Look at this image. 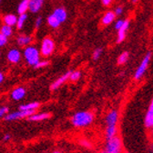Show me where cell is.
I'll list each match as a JSON object with an SVG mask.
<instances>
[{"mask_svg": "<svg viewBox=\"0 0 153 153\" xmlns=\"http://www.w3.org/2000/svg\"><path fill=\"white\" fill-rule=\"evenodd\" d=\"M106 140H108L115 136H117V124L119 121V112L116 109L110 110L106 116Z\"/></svg>", "mask_w": 153, "mask_h": 153, "instance_id": "6da1fadb", "label": "cell"}, {"mask_svg": "<svg viewBox=\"0 0 153 153\" xmlns=\"http://www.w3.org/2000/svg\"><path fill=\"white\" fill-rule=\"evenodd\" d=\"M94 118V114L90 111H79L71 117L70 121L75 127H87L93 123Z\"/></svg>", "mask_w": 153, "mask_h": 153, "instance_id": "7a4b0ae2", "label": "cell"}, {"mask_svg": "<svg viewBox=\"0 0 153 153\" xmlns=\"http://www.w3.org/2000/svg\"><path fill=\"white\" fill-rule=\"evenodd\" d=\"M123 147L121 139L119 136H115L114 138L107 140L104 153H123Z\"/></svg>", "mask_w": 153, "mask_h": 153, "instance_id": "3957f363", "label": "cell"}, {"mask_svg": "<svg viewBox=\"0 0 153 153\" xmlns=\"http://www.w3.org/2000/svg\"><path fill=\"white\" fill-rule=\"evenodd\" d=\"M39 55H40V51L34 46H27L24 50V57L27 64H29L30 66L36 65L40 61Z\"/></svg>", "mask_w": 153, "mask_h": 153, "instance_id": "277c9868", "label": "cell"}, {"mask_svg": "<svg viewBox=\"0 0 153 153\" xmlns=\"http://www.w3.org/2000/svg\"><path fill=\"white\" fill-rule=\"evenodd\" d=\"M150 59H151V52H148L142 60V62L140 63V66L137 68L136 72H135V74H134V78L135 80H140L141 79V77L144 75L145 72L147 71L148 67H149V62H150Z\"/></svg>", "mask_w": 153, "mask_h": 153, "instance_id": "5b68a950", "label": "cell"}, {"mask_svg": "<svg viewBox=\"0 0 153 153\" xmlns=\"http://www.w3.org/2000/svg\"><path fill=\"white\" fill-rule=\"evenodd\" d=\"M36 111H28V110H18L16 112H12L7 114L5 116V119L7 121H16L23 118H27L30 115L35 113Z\"/></svg>", "mask_w": 153, "mask_h": 153, "instance_id": "8992f818", "label": "cell"}, {"mask_svg": "<svg viewBox=\"0 0 153 153\" xmlns=\"http://www.w3.org/2000/svg\"><path fill=\"white\" fill-rule=\"evenodd\" d=\"M55 50V42L54 41L49 37H47L42 41L41 43V48H40V52L43 56L48 57L50 56Z\"/></svg>", "mask_w": 153, "mask_h": 153, "instance_id": "52a82bcc", "label": "cell"}, {"mask_svg": "<svg viewBox=\"0 0 153 153\" xmlns=\"http://www.w3.org/2000/svg\"><path fill=\"white\" fill-rule=\"evenodd\" d=\"M144 124L147 128H151L153 127V98L149 104V106L147 110V113L145 115L144 118Z\"/></svg>", "mask_w": 153, "mask_h": 153, "instance_id": "ba28073f", "label": "cell"}, {"mask_svg": "<svg viewBox=\"0 0 153 153\" xmlns=\"http://www.w3.org/2000/svg\"><path fill=\"white\" fill-rule=\"evenodd\" d=\"M70 72H65L63 75H61L60 77H59L57 78L51 85H50V89L52 90V91H55V90H56V89H59L68 78H69V75H70Z\"/></svg>", "mask_w": 153, "mask_h": 153, "instance_id": "9c48e42d", "label": "cell"}, {"mask_svg": "<svg viewBox=\"0 0 153 153\" xmlns=\"http://www.w3.org/2000/svg\"><path fill=\"white\" fill-rule=\"evenodd\" d=\"M51 115L49 113H33L32 115L27 118V119L29 121H33V122H39V121H43L46 119L50 118Z\"/></svg>", "mask_w": 153, "mask_h": 153, "instance_id": "30bf717a", "label": "cell"}, {"mask_svg": "<svg viewBox=\"0 0 153 153\" xmlns=\"http://www.w3.org/2000/svg\"><path fill=\"white\" fill-rule=\"evenodd\" d=\"M26 95V89L22 86L15 88L11 93V98L15 101L22 100Z\"/></svg>", "mask_w": 153, "mask_h": 153, "instance_id": "8fae6325", "label": "cell"}, {"mask_svg": "<svg viewBox=\"0 0 153 153\" xmlns=\"http://www.w3.org/2000/svg\"><path fill=\"white\" fill-rule=\"evenodd\" d=\"M52 15L56 18V20L59 21L60 24L66 21L67 17H68L67 11L63 8H56L54 10V12L52 13Z\"/></svg>", "mask_w": 153, "mask_h": 153, "instance_id": "7c38bea8", "label": "cell"}, {"mask_svg": "<svg viewBox=\"0 0 153 153\" xmlns=\"http://www.w3.org/2000/svg\"><path fill=\"white\" fill-rule=\"evenodd\" d=\"M7 60L11 63H18L21 60V53L16 49H12L7 53Z\"/></svg>", "mask_w": 153, "mask_h": 153, "instance_id": "4fadbf2b", "label": "cell"}, {"mask_svg": "<svg viewBox=\"0 0 153 153\" xmlns=\"http://www.w3.org/2000/svg\"><path fill=\"white\" fill-rule=\"evenodd\" d=\"M128 26H129V21L127 20L124 21V24L122 25V27L118 30V39H117L118 43H121L126 39V34L128 29Z\"/></svg>", "mask_w": 153, "mask_h": 153, "instance_id": "5bb4252c", "label": "cell"}, {"mask_svg": "<svg viewBox=\"0 0 153 153\" xmlns=\"http://www.w3.org/2000/svg\"><path fill=\"white\" fill-rule=\"evenodd\" d=\"M44 0H29V9L32 13H37L42 8Z\"/></svg>", "mask_w": 153, "mask_h": 153, "instance_id": "9a60e30c", "label": "cell"}, {"mask_svg": "<svg viewBox=\"0 0 153 153\" xmlns=\"http://www.w3.org/2000/svg\"><path fill=\"white\" fill-rule=\"evenodd\" d=\"M115 18H116V15H115V13L113 11H108L107 13H105V15L101 18V23L104 26L109 25L115 20Z\"/></svg>", "mask_w": 153, "mask_h": 153, "instance_id": "2e32d148", "label": "cell"}, {"mask_svg": "<svg viewBox=\"0 0 153 153\" xmlns=\"http://www.w3.org/2000/svg\"><path fill=\"white\" fill-rule=\"evenodd\" d=\"M16 41L19 46H27V45L31 44V42L33 41V38L31 36L21 35L16 39Z\"/></svg>", "mask_w": 153, "mask_h": 153, "instance_id": "e0dca14e", "label": "cell"}, {"mask_svg": "<svg viewBox=\"0 0 153 153\" xmlns=\"http://www.w3.org/2000/svg\"><path fill=\"white\" fill-rule=\"evenodd\" d=\"M40 106V104L38 102H31L21 105L19 106V110H28V111H36L38 107Z\"/></svg>", "mask_w": 153, "mask_h": 153, "instance_id": "ac0fdd59", "label": "cell"}, {"mask_svg": "<svg viewBox=\"0 0 153 153\" xmlns=\"http://www.w3.org/2000/svg\"><path fill=\"white\" fill-rule=\"evenodd\" d=\"M29 9V0H22L17 7V13L19 15L25 14Z\"/></svg>", "mask_w": 153, "mask_h": 153, "instance_id": "d6986e66", "label": "cell"}, {"mask_svg": "<svg viewBox=\"0 0 153 153\" xmlns=\"http://www.w3.org/2000/svg\"><path fill=\"white\" fill-rule=\"evenodd\" d=\"M16 20H17V17L13 14H8V15L5 16V17H4L5 24L7 26H10V27L15 26L16 24Z\"/></svg>", "mask_w": 153, "mask_h": 153, "instance_id": "ffe728a7", "label": "cell"}, {"mask_svg": "<svg viewBox=\"0 0 153 153\" xmlns=\"http://www.w3.org/2000/svg\"><path fill=\"white\" fill-rule=\"evenodd\" d=\"M27 15L25 13V14H21V15H19V17H17V20H16V28L18 29H23L24 25H25V22L27 20Z\"/></svg>", "mask_w": 153, "mask_h": 153, "instance_id": "44dd1931", "label": "cell"}, {"mask_svg": "<svg viewBox=\"0 0 153 153\" xmlns=\"http://www.w3.org/2000/svg\"><path fill=\"white\" fill-rule=\"evenodd\" d=\"M0 33L3 34L4 36H6L7 38H8L13 34V29H12V27L5 24L4 26L1 27V29H0Z\"/></svg>", "mask_w": 153, "mask_h": 153, "instance_id": "7402d4cb", "label": "cell"}, {"mask_svg": "<svg viewBox=\"0 0 153 153\" xmlns=\"http://www.w3.org/2000/svg\"><path fill=\"white\" fill-rule=\"evenodd\" d=\"M48 25H49L51 28H53V29L59 28V25H60V23L56 20V18L52 14H51L50 16H48Z\"/></svg>", "mask_w": 153, "mask_h": 153, "instance_id": "603a6c76", "label": "cell"}, {"mask_svg": "<svg viewBox=\"0 0 153 153\" xmlns=\"http://www.w3.org/2000/svg\"><path fill=\"white\" fill-rule=\"evenodd\" d=\"M128 60V51H124L122 52L118 58V63L120 65H122V64H125Z\"/></svg>", "mask_w": 153, "mask_h": 153, "instance_id": "cb8c5ba5", "label": "cell"}, {"mask_svg": "<svg viewBox=\"0 0 153 153\" xmlns=\"http://www.w3.org/2000/svg\"><path fill=\"white\" fill-rule=\"evenodd\" d=\"M80 76H81V72L79 71H74L70 72L68 79L72 82H78L80 78Z\"/></svg>", "mask_w": 153, "mask_h": 153, "instance_id": "d4e9b609", "label": "cell"}, {"mask_svg": "<svg viewBox=\"0 0 153 153\" xmlns=\"http://www.w3.org/2000/svg\"><path fill=\"white\" fill-rule=\"evenodd\" d=\"M101 54H102V49L101 48H97V49L94 50V52H93V56H92L93 57V60L94 61L99 60L100 58Z\"/></svg>", "mask_w": 153, "mask_h": 153, "instance_id": "484cf974", "label": "cell"}, {"mask_svg": "<svg viewBox=\"0 0 153 153\" xmlns=\"http://www.w3.org/2000/svg\"><path fill=\"white\" fill-rule=\"evenodd\" d=\"M49 65V62L48 61H39L36 65H34V67L36 69H40V68H44Z\"/></svg>", "mask_w": 153, "mask_h": 153, "instance_id": "4316f807", "label": "cell"}, {"mask_svg": "<svg viewBox=\"0 0 153 153\" xmlns=\"http://www.w3.org/2000/svg\"><path fill=\"white\" fill-rule=\"evenodd\" d=\"M79 143H80L81 147H83L85 148H91V147H92L91 143L88 139H81Z\"/></svg>", "mask_w": 153, "mask_h": 153, "instance_id": "83f0119b", "label": "cell"}, {"mask_svg": "<svg viewBox=\"0 0 153 153\" xmlns=\"http://www.w3.org/2000/svg\"><path fill=\"white\" fill-rule=\"evenodd\" d=\"M7 43V38L0 33V47H3Z\"/></svg>", "mask_w": 153, "mask_h": 153, "instance_id": "f1b7e54d", "label": "cell"}, {"mask_svg": "<svg viewBox=\"0 0 153 153\" xmlns=\"http://www.w3.org/2000/svg\"><path fill=\"white\" fill-rule=\"evenodd\" d=\"M8 112V107L7 106H1L0 107V118H4Z\"/></svg>", "mask_w": 153, "mask_h": 153, "instance_id": "f546056e", "label": "cell"}, {"mask_svg": "<svg viewBox=\"0 0 153 153\" xmlns=\"http://www.w3.org/2000/svg\"><path fill=\"white\" fill-rule=\"evenodd\" d=\"M42 24V17H37L36 20V22H35V28L36 29H38Z\"/></svg>", "mask_w": 153, "mask_h": 153, "instance_id": "4dcf8cb0", "label": "cell"}, {"mask_svg": "<svg viewBox=\"0 0 153 153\" xmlns=\"http://www.w3.org/2000/svg\"><path fill=\"white\" fill-rule=\"evenodd\" d=\"M124 21L125 20H119L116 23H115V29H117V30H119L121 27H122V25L124 24Z\"/></svg>", "mask_w": 153, "mask_h": 153, "instance_id": "1f68e13d", "label": "cell"}, {"mask_svg": "<svg viewBox=\"0 0 153 153\" xmlns=\"http://www.w3.org/2000/svg\"><path fill=\"white\" fill-rule=\"evenodd\" d=\"M123 11H124V9H123L122 7H118L116 9H115L114 13H115V15H116V16H120V15H122Z\"/></svg>", "mask_w": 153, "mask_h": 153, "instance_id": "d6a6232c", "label": "cell"}, {"mask_svg": "<svg viewBox=\"0 0 153 153\" xmlns=\"http://www.w3.org/2000/svg\"><path fill=\"white\" fill-rule=\"evenodd\" d=\"M112 2H113V0H101L102 5H103V6H105V7H108V6H110V5L112 4Z\"/></svg>", "mask_w": 153, "mask_h": 153, "instance_id": "836d02e7", "label": "cell"}, {"mask_svg": "<svg viewBox=\"0 0 153 153\" xmlns=\"http://www.w3.org/2000/svg\"><path fill=\"white\" fill-rule=\"evenodd\" d=\"M10 139H11V136L9 134H6V135H4V137H3L4 141H8V140H10Z\"/></svg>", "mask_w": 153, "mask_h": 153, "instance_id": "e575fe53", "label": "cell"}, {"mask_svg": "<svg viewBox=\"0 0 153 153\" xmlns=\"http://www.w3.org/2000/svg\"><path fill=\"white\" fill-rule=\"evenodd\" d=\"M4 79H5V76H4V73L0 71V84H2L3 83V81H4Z\"/></svg>", "mask_w": 153, "mask_h": 153, "instance_id": "d590c367", "label": "cell"}, {"mask_svg": "<svg viewBox=\"0 0 153 153\" xmlns=\"http://www.w3.org/2000/svg\"><path fill=\"white\" fill-rule=\"evenodd\" d=\"M149 137L151 139V140L153 141V127L150 128V132H149Z\"/></svg>", "mask_w": 153, "mask_h": 153, "instance_id": "8d00e7d4", "label": "cell"}, {"mask_svg": "<svg viewBox=\"0 0 153 153\" xmlns=\"http://www.w3.org/2000/svg\"><path fill=\"white\" fill-rule=\"evenodd\" d=\"M52 153H62V152H60L59 150H55V151H53Z\"/></svg>", "mask_w": 153, "mask_h": 153, "instance_id": "74e56055", "label": "cell"}, {"mask_svg": "<svg viewBox=\"0 0 153 153\" xmlns=\"http://www.w3.org/2000/svg\"><path fill=\"white\" fill-rule=\"evenodd\" d=\"M150 152H151V153H153V146H152V147H150Z\"/></svg>", "mask_w": 153, "mask_h": 153, "instance_id": "f35d334b", "label": "cell"}, {"mask_svg": "<svg viewBox=\"0 0 153 153\" xmlns=\"http://www.w3.org/2000/svg\"><path fill=\"white\" fill-rule=\"evenodd\" d=\"M139 1V0H132V2L133 3H136V2H138Z\"/></svg>", "mask_w": 153, "mask_h": 153, "instance_id": "ab89813d", "label": "cell"}, {"mask_svg": "<svg viewBox=\"0 0 153 153\" xmlns=\"http://www.w3.org/2000/svg\"><path fill=\"white\" fill-rule=\"evenodd\" d=\"M100 153H104V150H103V149H102V150H101V151H100Z\"/></svg>", "mask_w": 153, "mask_h": 153, "instance_id": "60d3db41", "label": "cell"}, {"mask_svg": "<svg viewBox=\"0 0 153 153\" xmlns=\"http://www.w3.org/2000/svg\"><path fill=\"white\" fill-rule=\"evenodd\" d=\"M124 153H130V152H128V151H126V152H124Z\"/></svg>", "mask_w": 153, "mask_h": 153, "instance_id": "b9f144b4", "label": "cell"}, {"mask_svg": "<svg viewBox=\"0 0 153 153\" xmlns=\"http://www.w3.org/2000/svg\"><path fill=\"white\" fill-rule=\"evenodd\" d=\"M0 2H1V0H0Z\"/></svg>", "mask_w": 153, "mask_h": 153, "instance_id": "7bdbcfd3", "label": "cell"}]
</instances>
